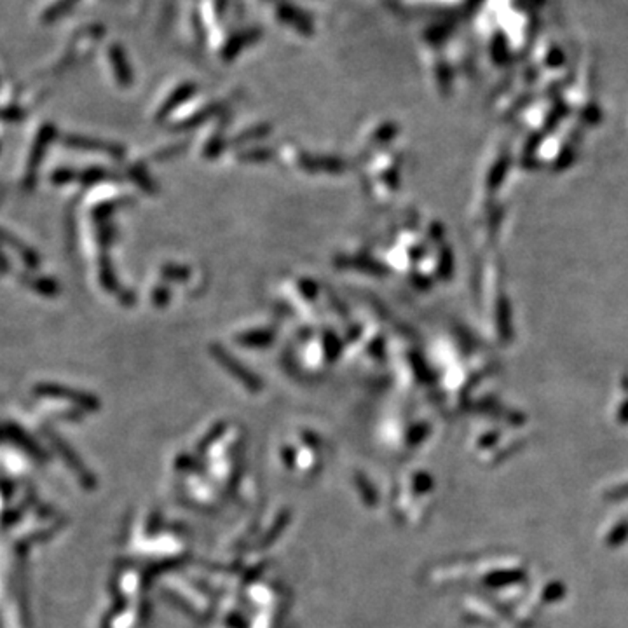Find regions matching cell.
<instances>
[{
    "mask_svg": "<svg viewBox=\"0 0 628 628\" xmlns=\"http://www.w3.org/2000/svg\"><path fill=\"white\" fill-rule=\"evenodd\" d=\"M526 578L523 571H506V572H501V574L494 576L490 581L494 583L496 586H503V585H511V583H519Z\"/></svg>",
    "mask_w": 628,
    "mask_h": 628,
    "instance_id": "cell-1",
    "label": "cell"
},
{
    "mask_svg": "<svg viewBox=\"0 0 628 628\" xmlns=\"http://www.w3.org/2000/svg\"><path fill=\"white\" fill-rule=\"evenodd\" d=\"M627 538H628V523L623 522V523H620L615 531H612L611 536L608 538V543L611 546H618V545H622Z\"/></svg>",
    "mask_w": 628,
    "mask_h": 628,
    "instance_id": "cell-2",
    "label": "cell"
},
{
    "mask_svg": "<svg viewBox=\"0 0 628 628\" xmlns=\"http://www.w3.org/2000/svg\"><path fill=\"white\" fill-rule=\"evenodd\" d=\"M560 593H562V585H552L545 593H543V597H545L546 600H555L557 597H560Z\"/></svg>",
    "mask_w": 628,
    "mask_h": 628,
    "instance_id": "cell-3",
    "label": "cell"
},
{
    "mask_svg": "<svg viewBox=\"0 0 628 628\" xmlns=\"http://www.w3.org/2000/svg\"><path fill=\"white\" fill-rule=\"evenodd\" d=\"M609 497H611V499H625V497H628V484L620 487L618 490H612V492L609 494Z\"/></svg>",
    "mask_w": 628,
    "mask_h": 628,
    "instance_id": "cell-4",
    "label": "cell"
}]
</instances>
